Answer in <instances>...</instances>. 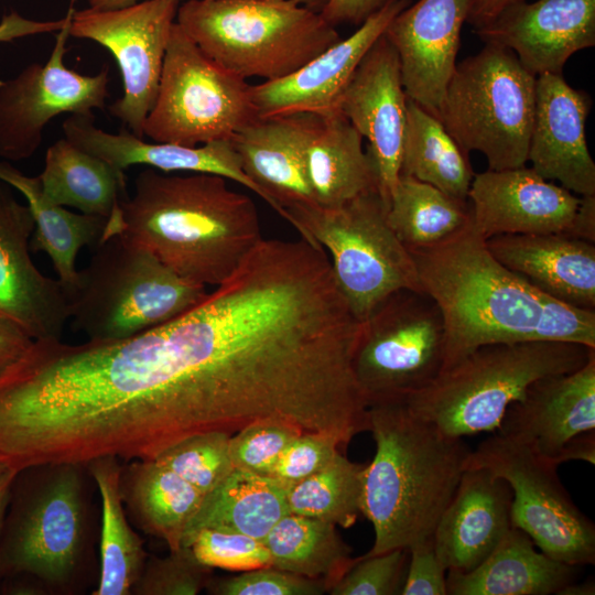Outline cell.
I'll use <instances>...</instances> for the list:
<instances>
[{"mask_svg":"<svg viewBox=\"0 0 595 595\" xmlns=\"http://www.w3.org/2000/svg\"><path fill=\"white\" fill-rule=\"evenodd\" d=\"M57 32L50 58L31 63L17 76L0 83V159L19 162L34 155L46 125L62 113H93L108 97V67L83 75L64 63L73 13Z\"/></svg>","mask_w":595,"mask_h":595,"instance_id":"14","label":"cell"},{"mask_svg":"<svg viewBox=\"0 0 595 595\" xmlns=\"http://www.w3.org/2000/svg\"><path fill=\"white\" fill-rule=\"evenodd\" d=\"M178 0H145L116 10H73L69 36L106 47L121 73L123 94L109 106L111 116L139 138L152 109Z\"/></svg>","mask_w":595,"mask_h":595,"instance_id":"13","label":"cell"},{"mask_svg":"<svg viewBox=\"0 0 595 595\" xmlns=\"http://www.w3.org/2000/svg\"><path fill=\"white\" fill-rule=\"evenodd\" d=\"M473 0H419L400 11L383 35L397 52L408 98L439 116L456 68L461 31Z\"/></svg>","mask_w":595,"mask_h":595,"instance_id":"18","label":"cell"},{"mask_svg":"<svg viewBox=\"0 0 595 595\" xmlns=\"http://www.w3.org/2000/svg\"><path fill=\"white\" fill-rule=\"evenodd\" d=\"M18 470L6 467L0 472V538L10 501L11 487Z\"/></svg>","mask_w":595,"mask_h":595,"instance_id":"51","label":"cell"},{"mask_svg":"<svg viewBox=\"0 0 595 595\" xmlns=\"http://www.w3.org/2000/svg\"><path fill=\"white\" fill-rule=\"evenodd\" d=\"M302 431L277 420L256 421L230 436L229 452L236 469L270 477L290 442Z\"/></svg>","mask_w":595,"mask_h":595,"instance_id":"40","label":"cell"},{"mask_svg":"<svg viewBox=\"0 0 595 595\" xmlns=\"http://www.w3.org/2000/svg\"><path fill=\"white\" fill-rule=\"evenodd\" d=\"M467 201L473 226L488 239L498 235H570L581 196L523 165L475 174Z\"/></svg>","mask_w":595,"mask_h":595,"instance_id":"19","label":"cell"},{"mask_svg":"<svg viewBox=\"0 0 595 595\" xmlns=\"http://www.w3.org/2000/svg\"><path fill=\"white\" fill-rule=\"evenodd\" d=\"M86 466L101 499L100 569L93 595H131L149 555L127 520L119 488L121 465L106 456Z\"/></svg>","mask_w":595,"mask_h":595,"instance_id":"33","label":"cell"},{"mask_svg":"<svg viewBox=\"0 0 595 595\" xmlns=\"http://www.w3.org/2000/svg\"><path fill=\"white\" fill-rule=\"evenodd\" d=\"M86 464L18 470L0 538L6 595L74 594L89 541Z\"/></svg>","mask_w":595,"mask_h":595,"instance_id":"4","label":"cell"},{"mask_svg":"<svg viewBox=\"0 0 595 595\" xmlns=\"http://www.w3.org/2000/svg\"><path fill=\"white\" fill-rule=\"evenodd\" d=\"M37 176L52 205L108 219L102 239L120 232L121 203L127 197L125 171L62 138L46 150Z\"/></svg>","mask_w":595,"mask_h":595,"instance_id":"28","label":"cell"},{"mask_svg":"<svg viewBox=\"0 0 595 595\" xmlns=\"http://www.w3.org/2000/svg\"><path fill=\"white\" fill-rule=\"evenodd\" d=\"M184 545L212 569L244 572L271 566V555L263 541L240 533L203 529Z\"/></svg>","mask_w":595,"mask_h":595,"instance_id":"42","label":"cell"},{"mask_svg":"<svg viewBox=\"0 0 595 595\" xmlns=\"http://www.w3.org/2000/svg\"><path fill=\"white\" fill-rule=\"evenodd\" d=\"M407 99L397 52L382 33L357 66L337 109L368 140L366 151L388 204L400 175Z\"/></svg>","mask_w":595,"mask_h":595,"instance_id":"16","label":"cell"},{"mask_svg":"<svg viewBox=\"0 0 595 595\" xmlns=\"http://www.w3.org/2000/svg\"><path fill=\"white\" fill-rule=\"evenodd\" d=\"M66 18L58 21L39 22L24 19L12 12L0 22V42H10L26 35L58 32L65 24Z\"/></svg>","mask_w":595,"mask_h":595,"instance_id":"48","label":"cell"},{"mask_svg":"<svg viewBox=\"0 0 595 595\" xmlns=\"http://www.w3.org/2000/svg\"><path fill=\"white\" fill-rule=\"evenodd\" d=\"M139 0H87L88 8L95 10H116L126 7H130L137 3ZM181 1V0H178Z\"/></svg>","mask_w":595,"mask_h":595,"instance_id":"52","label":"cell"},{"mask_svg":"<svg viewBox=\"0 0 595 595\" xmlns=\"http://www.w3.org/2000/svg\"><path fill=\"white\" fill-rule=\"evenodd\" d=\"M288 513L285 490L279 483L235 468L205 495L186 528L182 545L203 529L240 533L263 541Z\"/></svg>","mask_w":595,"mask_h":595,"instance_id":"32","label":"cell"},{"mask_svg":"<svg viewBox=\"0 0 595 595\" xmlns=\"http://www.w3.org/2000/svg\"><path fill=\"white\" fill-rule=\"evenodd\" d=\"M227 181L145 169L121 203L120 232L181 278L217 286L263 239L255 202Z\"/></svg>","mask_w":595,"mask_h":595,"instance_id":"2","label":"cell"},{"mask_svg":"<svg viewBox=\"0 0 595 595\" xmlns=\"http://www.w3.org/2000/svg\"><path fill=\"white\" fill-rule=\"evenodd\" d=\"M387 218L408 249L419 248L437 244L464 228L470 220V207L468 201L400 174Z\"/></svg>","mask_w":595,"mask_h":595,"instance_id":"36","label":"cell"},{"mask_svg":"<svg viewBox=\"0 0 595 595\" xmlns=\"http://www.w3.org/2000/svg\"><path fill=\"white\" fill-rule=\"evenodd\" d=\"M537 76L512 51L493 43L456 65L437 118L468 155L489 170L527 164Z\"/></svg>","mask_w":595,"mask_h":595,"instance_id":"9","label":"cell"},{"mask_svg":"<svg viewBox=\"0 0 595 595\" xmlns=\"http://www.w3.org/2000/svg\"><path fill=\"white\" fill-rule=\"evenodd\" d=\"M410 0H393L369 17L348 37L338 40L292 74L252 85L259 118L296 112L323 115L338 100L360 61Z\"/></svg>","mask_w":595,"mask_h":595,"instance_id":"22","label":"cell"},{"mask_svg":"<svg viewBox=\"0 0 595 595\" xmlns=\"http://www.w3.org/2000/svg\"><path fill=\"white\" fill-rule=\"evenodd\" d=\"M175 21L209 60L246 80L283 78L340 40L294 0H187Z\"/></svg>","mask_w":595,"mask_h":595,"instance_id":"6","label":"cell"},{"mask_svg":"<svg viewBox=\"0 0 595 595\" xmlns=\"http://www.w3.org/2000/svg\"><path fill=\"white\" fill-rule=\"evenodd\" d=\"M524 0H473L467 22L478 28L493 20L504 8Z\"/></svg>","mask_w":595,"mask_h":595,"instance_id":"50","label":"cell"},{"mask_svg":"<svg viewBox=\"0 0 595 595\" xmlns=\"http://www.w3.org/2000/svg\"><path fill=\"white\" fill-rule=\"evenodd\" d=\"M4 468L6 466L2 463H0V472L3 470Z\"/></svg>","mask_w":595,"mask_h":595,"instance_id":"54","label":"cell"},{"mask_svg":"<svg viewBox=\"0 0 595 595\" xmlns=\"http://www.w3.org/2000/svg\"><path fill=\"white\" fill-rule=\"evenodd\" d=\"M474 31L512 51L534 76L562 75L574 53L595 46V0L516 2Z\"/></svg>","mask_w":595,"mask_h":595,"instance_id":"20","label":"cell"},{"mask_svg":"<svg viewBox=\"0 0 595 595\" xmlns=\"http://www.w3.org/2000/svg\"><path fill=\"white\" fill-rule=\"evenodd\" d=\"M595 348L560 340L482 346L426 387L404 398L408 408L445 435L496 432L509 405L536 380L582 367Z\"/></svg>","mask_w":595,"mask_h":595,"instance_id":"5","label":"cell"},{"mask_svg":"<svg viewBox=\"0 0 595 595\" xmlns=\"http://www.w3.org/2000/svg\"><path fill=\"white\" fill-rule=\"evenodd\" d=\"M206 589L216 595H321L326 585L273 566L244 571L218 581L210 580Z\"/></svg>","mask_w":595,"mask_h":595,"instance_id":"43","label":"cell"},{"mask_svg":"<svg viewBox=\"0 0 595 595\" xmlns=\"http://www.w3.org/2000/svg\"><path fill=\"white\" fill-rule=\"evenodd\" d=\"M364 470L339 451L321 470L284 489L290 513L350 528L361 513Z\"/></svg>","mask_w":595,"mask_h":595,"instance_id":"37","label":"cell"},{"mask_svg":"<svg viewBox=\"0 0 595 595\" xmlns=\"http://www.w3.org/2000/svg\"><path fill=\"white\" fill-rule=\"evenodd\" d=\"M444 355V321L434 300L400 290L360 323L354 372L368 404L404 398L441 374Z\"/></svg>","mask_w":595,"mask_h":595,"instance_id":"11","label":"cell"},{"mask_svg":"<svg viewBox=\"0 0 595 595\" xmlns=\"http://www.w3.org/2000/svg\"><path fill=\"white\" fill-rule=\"evenodd\" d=\"M318 120L310 112L258 117L230 139L260 197L285 220L288 210L316 205L305 153Z\"/></svg>","mask_w":595,"mask_h":595,"instance_id":"23","label":"cell"},{"mask_svg":"<svg viewBox=\"0 0 595 595\" xmlns=\"http://www.w3.org/2000/svg\"><path fill=\"white\" fill-rule=\"evenodd\" d=\"M0 180L17 190L25 198L34 220L31 250L45 252L65 290L77 278L76 258L83 247H95L105 234L108 219L78 214L65 207L52 205L43 195L39 176H29L11 162L0 159Z\"/></svg>","mask_w":595,"mask_h":595,"instance_id":"31","label":"cell"},{"mask_svg":"<svg viewBox=\"0 0 595 595\" xmlns=\"http://www.w3.org/2000/svg\"><path fill=\"white\" fill-rule=\"evenodd\" d=\"M73 328L88 340L125 339L192 310L207 296L121 232L101 239L66 291Z\"/></svg>","mask_w":595,"mask_h":595,"instance_id":"7","label":"cell"},{"mask_svg":"<svg viewBox=\"0 0 595 595\" xmlns=\"http://www.w3.org/2000/svg\"><path fill=\"white\" fill-rule=\"evenodd\" d=\"M62 130L64 138L118 170L147 165L164 173L213 174L237 182L260 196L258 187L244 172L231 140H216L195 147L148 142L126 128L118 133L98 128L94 113L69 115L63 121Z\"/></svg>","mask_w":595,"mask_h":595,"instance_id":"25","label":"cell"},{"mask_svg":"<svg viewBox=\"0 0 595 595\" xmlns=\"http://www.w3.org/2000/svg\"><path fill=\"white\" fill-rule=\"evenodd\" d=\"M119 488L126 512L144 533L182 547L205 495L158 459H132L121 466Z\"/></svg>","mask_w":595,"mask_h":595,"instance_id":"29","label":"cell"},{"mask_svg":"<svg viewBox=\"0 0 595 595\" xmlns=\"http://www.w3.org/2000/svg\"><path fill=\"white\" fill-rule=\"evenodd\" d=\"M569 236L595 244V195L581 196V204Z\"/></svg>","mask_w":595,"mask_h":595,"instance_id":"49","label":"cell"},{"mask_svg":"<svg viewBox=\"0 0 595 595\" xmlns=\"http://www.w3.org/2000/svg\"><path fill=\"white\" fill-rule=\"evenodd\" d=\"M375 456L365 465L361 513L375 541L368 555L432 537L465 470L470 450L419 418L403 399L368 404Z\"/></svg>","mask_w":595,"mask_h":595,"instance_id":"3","label":"cell"},{"mask_svg":"<svg viewBox=\"0 0 595 595\" xmlns=\"http://www.w3.org/2000/svg\"><path fill=\"white\" fill-rule=\"evenodd\" d=\"M336 527L318 519L285 515L263 540L271 566L322 581L328 593L356 561Z\"/></svg>","mask_w":595,"mask_h":595,"instance_id":"34","label":"cell"},{"mask_svg":"<svg viewBox=\"0 0 595 595\" xmlns=\"http://www.w3.org/2000/svg\"><path fill=\"white\" fill-rule=\"evenodd\" d=\"M592 99L562 75L537 76L527 163L548 181L580 196L595 195V163L585 138Z\"/></svg>","mask_w":595,"mask_h":595,"instance_id":"21","label":"cell"},{"mask_svg":"<svg viewBox=\"0 0 595 595\" xmlns=\"http://www.w3.org/2000/svg\"><path fill=\"white\" fill-rule=\"evenodd\" d=\"M393 0H329L321 15L333 26L361 25L369 17Z\"/></svg>","mask_w":595,"mask_h":595,"instance_id":"46","label":"cell"},{"mask_svg":"<svg viewBox=\"0 0 595 595\" xmlns=\"http://www.w3.org/2000/svg\"><path fill=\"white\" fill-rule=\"evenodd\" d=\"M307 144L305 170L315 204L339 206L378 188L374 163L363 149V137L338 110L318 115Z\"/></svg>","mask_w":595,"mask_h":595,"instance_id":"30","label":"cell"},{"mask_svg":"<svg viewBox=\"0 0 595 595\" xmlns=\"http://www.w3.org/2000/svg\"><path fill=\"white\" fill-rule=\"evenodd\" d=\"M213 569L201 563L190 547L182 545L169 555L148 556L134 584V595H196L212 580Z\"/></svg>","mask_w":595,"mask_h":595,"instance_id":"39","label":"cell"},{"mask_svg":"<svg viewBox=\"0 0 595 595\" xmlns=\"http://www.w3.org/2000/svg\"><path fill=\"white\" fill-rule=\"evenodd\" d=\"M32 342L23 328L0 313V375L28 350Z\"/></svg>","mask_w":595,"mask_h":595,"instance_id":"47","label":"cell"},{"mask_svg":"<svg viewBox=\"0 0 595 595\" xmlns=\"http://www.w3.org/2000/svg\"><path fill=\"white\" fill-rule=\"evenodd\" d=\"M408 250L421 291L442 313L443 370L489 344L560 340L595 348V311L562 303L504 267L472 216L446 239Z\"/></svg>","mask_w":595,"mask_h":595,"instance_id":"1","label":"cell"},{"mask_svg":"<svg viewBox=\"0 0 595 595\" xmlns=\"http://www.w3.org/2000/svg\"><path fill=\"white\" fill-rule=\"evenodd\" d=\"M230 436L218 431L195 434L172 445L155 459L207 495L235 469L229 452Z\"/></svg>","mask_w":595,"mask_h":595,"instance_id":"38","label":"cell"},{"mask_svg":"<svg viewBox=\"0 0 595 595\" xmlns=\"http://www.w3.org/2000/svg\"><path fill=\"white\" fill-rule=\"evenodd\" d=\"M257 118L252 85L209 60L175 21L143 137L195 147L230 140Z\"/></svg>","mask_w":595,"mask_h":595,"instance_id":"10","label":"cell"},{"mask_svg":"<svg viewBox=\"0 0 595 595\" xmlns=\"http://www.w3.org/2000/svg\"><path fill=\"white\" fill-rule=\"evenodd\" d=\"M509 484L485 468H465L432 534L447 571L478 566L511 529Z\"/></svg>","mask_w":595,"mask_h":595,"instance_id":"24","label":"cell"},{"mask_svg":"<svg viewBox=\"0 0 595 595\" xmlns=\"http://www.w3.org/2000/svg\"><path fill=\"white\" fill-rule=\"evenodd\" d=\"M576 567L538 551L531 538L512 526L478 566L468 572L447 571V594H563L573 584Z\"/></svg>","mask_w":595,"mask_h":595,"instance_id":"27","label":"cell"},{"mask_svg":"<svg viewBox=\"0 0 595 595\" xmlns=\"http://www.w3.org/2000/svg\"><path fill=\"white\" fill-rule=\"evenodd\" d=\"M400 174L463 201H467L475 175L468 155L441 120L410 98L407 99Z\"/></svg>","mask_w":595,"mask_h":595,"instance_id":"35","label":"cell"},{"mask_svg":"<svg viewBox=\"0 0 595 595\" xmlns=\"http://www.w3.org/2000/svg\"><path fill=\"white\" fill-rule=\"evenodd\" d=\"M408 562V548L358 556L328 593L331 595L401 594Z\"/></svg>","mask_w":595,"mask_h":595,"instance_id":"41","label":"cell"},{"mask_svg":"<svg viewBox=\"0 0 595 595\" xmlns=\"http://www.w3.org/2000/svg\"><path fill=\"white\" fill-rule=\"evenodd\" d=\"M447 570L439 560L432 537L409 548L402 595H447Z\"/></svg>","mask_w":595,"mask_h":595,"instance_id":"45","label":"cell"},{"mask_svg":"<svg viewBox=\"0 0 595 595\" xmlns=\"http://www.w3.org/2000/svg\"><path fill=\"white\" fill-rule=\"evenodd\" d=\"M465 468H485L509 484L512 526L541 552L570 565L595 563V526L574 504L556 465L496 432L470 450Z\"/></svg>","mask_w":595,"mask_h":595,"instance_id":"12","label":"cell"},{"mask_svg":"<svg viewBox=\"0 0 595 595\" xmlns=\"http://www.w3.org/2000/svg\"><path fill=\"white\" fill-rule=\"evenodd\" d=\"M595 350L576 370L532 382L506 410L497 433L556 466L595 463Z\"/></svg>","mask_w":595,"mask_h":595,"instance_id":"15","label":"cell"},{"mask_svg":"<svg viewBox=\"0 0 595 595\" xmlns=\"http://www.w3.org/2000/svg\"><path fill=\"white\" fill-rule=\"evenodd\" d=\"M389 204L378 188L335 207L286 212L300 236L329 255L335 282L360 323L391 294L421 291L415 262L388 223Z\"/></svg>","mask_w":595,"mask_h":595,"instance_id":"8","label":"cell"},{"mask_svg":"<svg viewBox=\"0 0 595 595\" xmlns=\"http://www.w3.org/2000/svg\"><path fill=\"white\" fill-rule=\"evenodd\" d=\"M490 253L542 293L595 311V244L566 234L498 235Z\"/></svg>","mask_w":595,"mask_h":595,"instance_id":"26","label":"cell"},{"mask_svg":"<svg viewBox=\"0 0 595 595\" xmlns=\"http://www.w3.org/2000/svg\"><path fill=\"white\" fill-rule=\"evenodd\" d=\"M299 4L313 10L315 12L321 13V11L325 8V6L328 3L329 0H294Z\"/></svg>","mask_w":595,"mask_h":595,"instance_id":"53","label":"cell"},{"mask_svg":"<svg viewBox=\"0 0 595 595\" xmlns=\"http://www.w3.org/2000/svg\"><path fill=\"white\" fill-rule=\"evenodd\" d=\"M340 447L332 435L301 432L281 454L271 478L285 489L325 467Z\"/></svg>","mask_w":595,"mask_h":595,"instance_id":"44","label":"cell"},{"mask_svg":"<svg viewBox=\"0 0 595 595\" xmlns=\"http://www.w3.org/2000/svg\"><path fill=\"white\" fill-rule=\"evenodd\" d=\"M35 220L28 204L0 180V313L33 340L61 339L69 321L62 282L44 275L31 258Z\"/></svg>","mask_w":595,"mask_h":595,"instance_id":"17","label":"cell"}]
</instances>
